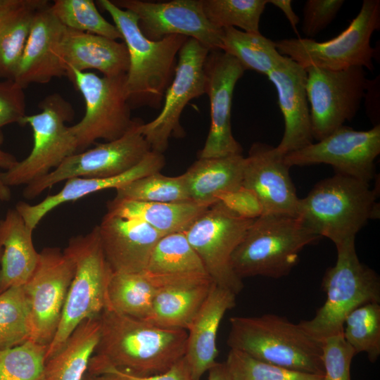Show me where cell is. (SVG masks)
Listing matches in <instances>:
<instances>
[{"mask_svg": "<svg viewBox=\"0 0 380 380\" xmlns=\"http://www.w3.org/2000/svg\"><path fill=\"white\" fill-rule=\"evenodd\" d=\"M98 345L87 372L114 369L134 376L166 371L185 355L187 331L162 328L105 308Z\"/></svg>", "mask_w": 380, "mask_h": 380, "instance_id": "6da1fadb", "label": "cell"}, {"mask_svg": "<svg viewBox=\"0 0 380 380\" xmlns=\"http://www.w3.org/2000/svg\"><path fill=\"white\" fill-rule=\"evenodd\" d=\"M96 2L112 18L128 51L125 89L131 108H160L174 77L179 52L188 38L174 34L150 40L141 32L134 13L110 0Z\"/></svg>", "mask_w": 380, "mask_h": 380, "instance_id": "7a4b0ae2", "label": "cell"}, {"mask_svg": "<svg viewBox=\"0 0 380 380\" xmlns=\"http://www.w3.org/2000/svg\"><path fill=\"white\" fill-rule=\"evenodd\" d=\"M369 183L335 174L300 198L297 217L311 231L335 246L355 239L369 220L379 217L377 189Z\"/></svg>", "mask_w": 380, "mask_h": 380, "instance_id": "3957f363", "label": "cell"}, {"mask_svg": "<svg viewBox=\"0 0 380 380\" xmlns=\"http://www.w3.org/2000/svg\"><path fill=\"white\" fill-rule=\"evenodd\" d=\"M227 343L260 360L291 370L323 376L322 341L298 324L274 314L229 319Z\"/></svg>", "mask_w": 380, "mask_h": 380, "instance_id": "277c9868", "label": "cell"}, {"mask_svg": "<svg viewBox=\"0 0 380 380\" xmlns=\"http://www.w3.org/2000/svg\"><path fill=\"white\" fill-rule=\"evenodd\" d=\"M321 238L298 217L262 215L253 221L233 252L232 269L241 279L287 276L298 263L302 250Z\"/></svg>", "mask_w": 380, "mask_h": 380, "instance_id": "5b68a950", "label": "cell"}, {"mask_svg": "<svg viewBox=\"0 0 380 380\" xmlns=\"http://www.w3.org/2000/svg\"><path fill=\"white\" fill-rule=\"evenodd\" d=\"M336 247V262L326 270L322 282L326 300L312 319L298 323L305 331L320 341L342 334L346 318L355 308L369 303H380V278L374 270L360 261L355 239Z\"/></svg>", "mask_w": 380, "mask_h": 380, "instance_id": "8992f818", "label": "cell"}, {"mask_svg": "<svg viewBox=\"0 0 380 380\" xmlns=\"http://www.w3.org/2000/svg\"><path fill=\"white\" fill-rule=\"evenodd\" d=\"M64 251L73 260L75 270L57 331L47 347L46 361L80 322L99 316L107 307L108 286L113 273L101 246L98 226L70 239Z\"/></svg>", "mask_w": 380, "mask_h": 380, "instance_id": "52a82bcc", "label": "cell"}, {"mask_svg": "<svg viewBox=\"0 0 380 380\" xmlns=\"http://www.w3.org/2000/svg\"><path fill=\"white\" fill-rule=\"evenodd\" d=\"M379 28L380 1L364 0L356 17L330 40L289 38L274 43L281 55L291 58L304 68L317 67L341 70L357 66L372 71L375 53L371 38Z\"/></svg>", "mask_w": 380, "mask_h": 380, "instance_id": "ba28073f", "label": "cell"}, {"mask_svg": "<svg viewBox=\"0 0 380 380\" xmlns=\"http://www.w3.org/2000/svg\"><path fill=\"white\" fill-rule=\"evenodd\" d=\"M41 112L26 115L21 125L30 126L33 146L30 154L1 172L8 186L25 184L49 174L68 156L77 153V140L66 122L72 120V105L58 94H52L39 105Z\"/></svg>", "mask_w": 380, "mask_h": 380, "instance_id": "9c48e42d", "label": "cell"}, {"mask_svg": "<svg viewBox=\"0 0 380 380\" xmlns=\"http://www.w3.org/2000/svg\"><path fill=\"white\" fill-rule=\"evenodd\" d=\"M68 77L85 102L84 117L70 126L78 150L87 148L99 139L115 140L129 129L134 119L125 89L126 75L101 77L91 72L72 70Z\"/></svg>", "mask_w": 380, "mask_h": 380, "instance_id": "30bf717a", "label": "cell"}, {"mask_svg": "<svg viewBox=\"0 0 380 380\" xmlns=\"http://www.w3.org/2000/svg\"><path fill=\"white\" fill-rule=\"evenodd\" d=\"M255 220L241 217L217 201L184 232L213 281L236 295L243 284L232 269V255Z\"/></svg>", "mask_w": 380, "mask_h": 380, "instance_id": "8fae6325", "label": "cell"}, {"mask_svg": "<svg viewBox=\"0 0 380 380\" xmlns=\"http://www.w3.org/2000/svg\"><path fill=\"white\" fill-rule=\"evenodd\" d=\"M143 122L135 118L121 137L68 156L49 174L26 185L23 196L33 199L46 189L71 178H106L131 169L151 151L140 132Z\"/></svg>", "mask_w": 380, "mask_h": 380, "instance_id": "7c38bea8", "label": "cell"}, {"mask_svg": "<svg viewBox=\"0 0 380 380\" xmlns=\"http://www.w3.org/2000/svg\"><path fill=\"white\" fill-rule=\"evenodd\" d=\"M305 69L312 136L318 141L356 115L368 80L362 67L341 70Z\"/></svg>", "mask_w": 380, "mask_h": 380, "instance_id": "4fadbf2b", "label": "cell"}, {"mask_svg": "<svg viewBox=\"0 0 380 380\" xmlns=\"http://www.w3.org/2000/svg\"><path fill=\"white\" fill-rule=\"evenodd\" d=\"M34 272L23 286L30 305V339L49 346L57 331L75 262L64 251L46 247L39 252Z\"/></svg>", "mask_w": 380, "mask_h": 380, "instance_id": "5bb4252c", "label": "cell"}, {"mask_svg": "<svg viewBox=\"0 0 380 380\" xmlns=\"http://www.w3.org/2000/svg\"><path fill=\"white\" fill-rule=\"evenodd\" d=\"M208 53L209 50L192 38H188L181 48L160 113L140 126L152 151L163 153L167 148L170 137L182 134V112L191 100L205 94L204 64Z\"/></svg>", "mask_w": 380, "mask_h": 380, "instance_id": "9a60e30c", "label": "cell"}, {"mask_svg": "<svg viewBox=\"0 0 380 380\" xmlns=\"http://www.w3.org/2000/svg\"><path fill=\"white\" fill-rule=\"evenodd\" d=\"M380 153V125L358 131L342 125L317 143L284 156L289 167L324 163L336 174L369 183L375 176L374 160Z\"/></svg>", "mask_w": 380, "mask_h": 380, "instance_id": "2e32d148", "label": "cell"}, {"mask_svg": "<svg viewBox=\"0 0 380 380\" xmlns=\"http://www.w3.org/2000/svg\"><path fill=\"white\" fill-rule=\"evenodd\" d=\"M111 1L119 8L134 13L141 32L150 40L182 35L196 39L209 51H222L223 29L217 27L206 18L203 0Z\"/></svg>", "mask_w": 380, "mask_h": 380, "instance_id": "e0dca14e", "label": "cell"}, {"mask_svg": "<svg viewBox=\"0 0 380 380\" xmlns=\"http://www.w3.org/2000/svg\"><path fill=\"white\" fill-rule=\"evenodd\" d=\"M244 68L237 59L222 51H209L204 64L205 93L210 107V126L199 158L242 154L233 136L231 111L233 92Z\"/></svg>", "mask_w": 380, "mask_h": 380, "instance_id": "ac0fdd59", "label": "cell"}, {"mask_svg": "<svg viewBox=\"0 0 380 380\" xmlns=\"http://www.w3.org/2000/svg\"><path fill=\"white\" fill-rule=\"evenodd\" d=\"M284 157L276 147L262 142L253 144L245 157L242 186L257 196L262 215L297 217L300 198Z\"/></svg>", "mask_w": 380, "mask_h": 380, "instance_id": "d6986e66", "label": "cell"}, {"mask_svg": "<svg viewBox=\"0 0 380 380\" xmlns=\"http://www.w3.org/2000/svg\"><path fill=\"white\" fill-rule=\"evenodd\" d=\"M274 85L284 120V132L277 150L282 156L313 143L310 106L306 92L305 69L284 56L267 75Z\"/></svg>", "mask_w": 380, "mask_h": 380, "instance_id": "ffe728a7", "label": "cell"}, {"mask_svg": "<svg viewBox=\"0 0 380 380\" xmlns=\"http://www.w3.org/2000/svg\"><path fill=\"white\" fill-rule=\"evenodd\" d=\"M50 6L37 12L13 78L23 89L31 84H46L53 78L67 76L59 54L65 27L51 12Z\"/></svg>", "mask_w": 380, "mask_h": 380, "instance_id": "44dd1931", "label": "cell"}, {"mask_svg": "<svg viewBox=\"0 0 380 380\" xmlns=\"http://www.w3.org/2000/svg\"><path fill=\"white\" fill-rule=\"evenodd\" d=\"M146 275L157 291L151 310L144 320L162 328L187 331L208 296L213 280L207 274L165 277Z\"/></svg>", "mask_w": 380, "mask_h": 380, "instance_id": "7402d4cb", "label": "cell"}, {"mask_svg": "<svg viewBox=\"0 0 380 380\" xmlns=\"http://www.w3.org/2000/svg\"><path fill=\"white\" fill-rule=\"evenodd\" d=\"M98 229L104 255L113 272H144L153 248L164 236L142 221L108 213Z\"/></svg>", "mask_w": 380, "mask_h": 380, "instance_id": "603a6c76", "label": "cell"}, {"mask_svg": "<svg viewBox=\"0 0 380 380\" xmlns=\"http://www.w3.org/2000/svg\"><path fill=\"white\" fill-rule=\"evenodd\" d=\"M165 163L163 153L150 151L137 165L120 175L106 178H71L65 181L58 192L46 196L42 201L34 205L20 201L15 208L34 231L41 220L58 206L101 190L117 189L142 177L160 172Z\"/></svg>", "mask_w": 380, "mask_h": 380, "instance_id": "cb8c5ba5", "label": "cell"}, {"mask_svg": "<svg viewBox=\"0 0 380 380\" xmlns=\"http://www.w3.org/2000/svg\"><path fill=\"white\" fill-rule=\"evenodd\" d=\"M236 295L214 282L208 296L187 329L184 357L194 378L202 376L217 362L216 338L225 313L236 305Z\"/></svg>", "mask_w": 380, "mask_h": 380, "instance_id": "d4e9b609", "label": "cell"}, {"mask_svg": "<svg viewBox=\"0 0 380 380\" xmlns=\"http://www.w3.org/2000/svg\"><path fill=\"white\" fill-rule=\"evenodd\" d=\"M61 60L67 71L99 70L106 77L126 75L129 56L124 42L65 27L59 46Z\"/></svg>", "mask_w": 380, "mask_h": 380, "instance_id": "484cf974", "label": "cell"}, {"mask_svg": "<svg viewBox=\"0 0 380 380\" xmlns=\"http://www.w3.org/2000/svg\"><path fill=\"white\" fill-rule=\"evenodd\" d=\"M32 232L15 208L9 209L0 220V293L23 286L37 265L39 254Z\"/></svg>", "mask_w": 380, "mask_h": 380, "instance_id": "4316f807", "label": "cell"}, {"mask_svg": "<svg viewBox=\"0 0 380 380\" xmlns=\"http://www.w3.org/2000/svg\"><path fill=\"white\" fill-rule=\"evenodd\" d=\"M216 203V202H215ZM215 203H155L111 200L107 213L142 221L163 235L184 232Z\"/></svg>", "mask_w": 380, "mask_h": 380, "instance_id": "83f0119b", "label": "cell"}, {"mask_svg": "<svg viewBox=\"0 0 380 380\" xmlns=\"http://www.w3.org/2000/svg\"><path fill=\"white\" fill-rule=\"evenodd\" d=\"M245 157L198 158L182 174L191 201L215 203L216 196L242 186Z\"/></svg>", "mask_w": 380, "mask_h": 380, "instance_id": "f1b7e54d", "label": "cell"}, {"mask_svg": "<svg viewBox=\"0 0 380 380\" xmlns=\"http://www.w3.org/2000/svg\"><path fill=\"white\" fill-rule=\"evenodd\" d=\"M46 0H2L0 7V79L13 80L37 12Z\"/></svg>", "mask_w": 380, "mask_h": 380, "instance_id": "f546056e", "label": "cell"}, {"mask_svg": "<svg viewBox=\"0 0 380 380\" xmlns=\"http://www.w3.org/2000/svg\"><path fill=\"white\" fill-rule=\"evenodd\" d=\"M100 315L80 322L45 363L44 380H82L98 345Z\"/></svg>", "mask_w": 380, "mask_h": 380, "instance_id": "4dcf8cb0", "label": "cell"}, {"mask_svg": "<svg viewBox=\"0 0 380 380\" xmlns=\"http://www.w3.org/2000/svg\"><path fill=\"white\" fill-rule=\"evenodd\" d=\"M144 272L160 277L207 274L184 232L164 235L158 241Z\"/></svg>", "mask_w": 380, "mask_h": 380, "instance_id": "1f68e13d", "label": "cell"}, {"mask_svg": "<svg viewBox=\"0 0 380 380\" xmlns=\"http://www.w3.org/2000/svg\"><path fill=\"white\" fill-rule=\"evenodd\" d=\"M157 288L144 274L113 272L107 291V307L118 313L145 319Z\"/></svg>", "mask_w": 380, "mask_h": 380, "instance_id": "d6a6232c", "label": "cell"}, {"mask_svg": "<svg viewBox=\"0 0 380 380\" xmlns=\"http://www.w3.org/2000/svg\"><path fill=\"white\" fill-rule=\"evenodd\" d=\"M223 32L222 51L237 59L245 70L267 75L284 58L274 42L260 32H246L232 27L223 28Z\"/></svg>", "mask_w": 380, "mask_h": 380, "instance_id": "836d02e7", "label": "cell"}, {"mask_svg": "<svg viewBox=\"0 0 380 380\" xmlns=\"http://www.w3.org/2000/svg\"><path fill=\"white\" fill-rule=\"evenodd\" d=\"M114 200L155 203L191 201L182 175L165 176L151 174L120 187Z\"/></svg>", "mask_w": 380, "mask_h": 380, "instance_id": "e575fe53", "label": "cell"}, {"mask_svg": "<svg viewBox=\"0 0 380 380\" xmlns=\"http://www.w3.org/2000/svg\"><path fill=\"white\" fill-rule=\"evenodd\" d=\"M343 335L355 353H365L371 362L380 355V305L364 304L346 318Z\"/></svg>", "mask_w": 380, "mask_h": 380, "instance_id": "d590c367", "label": "cell"}, {"mask_svg": "<svg viewBox=\"0 0 380 380\" xmlns=\"http://www.w3.org/2000/svg\"><path fill=\"white\" fill-rule=\"evenodd\" d=\"M30 305L23 286L0 293V350L30 339Z\"/></svg>", "mask_w": 380, "mask_h": 380, "instance_id": "8d00e7d4", "label": "cell"}, {"mask_svg": "<svg viewBox=\"0 0 380 380\" xmlns=\"http://www.w3.org/2000/svg\"><path fill=\"white\" fill-rule=\"evenodd\" d=\"M268 0H203L205 15L218 28L238 27L260 32V20Z\"/></svg>", "mask_w": 380, "mask_h": 380, "instance_id": "74e56055", "label": "cell"}, {"mask_svg": "<svg viewBox=\"0 0 380 380\" xmlns=\"http://www.w3.org/2000/svg\"><path fill=\"white\" fill-rule=\"evenodd\" d=\"M50 9L68 29L103 36L111 39H122L115 25L107 21L91 0H56Z\"/></svg>", "mask_w": 380, "mask_h": 380, "instance_id": "f35d334b", "label": "cell"}, {"mask_svg": "<svg viewBox=\"0 0 380 380\" xmlns=\"http://www.w3.org/2000/svg\"><path fill=\"white\" fill-rule=\"evenodd\" d=\"M47 347L27 340L0 350V380H44Z\"/></svg>", "mask_w": 380, "mask_h": 380, "instance_id": "ab89813d", "label": "cell"}, {"mask_svg": "<svg viewBox=\"0 0 380 380\" xmlns=\"http://www.w3.org/2000/svg\"><path fill=\"white\" fill-rule=\"evenodd\" d=\"M232 380H322L323 376L298 372L270 364L236 349L224 362Z\"/></svg>", "mask_w": 380, "mask_h": 380, "instance_id": "60d3db41", "label": "cell"}, {"mask_svg": "<svg viewBox=\"0 0 380 380\" xmlns=\"http://www.w3.org/2000/svg\"><path fill=\"white\" fill-rule=\"evenodd\" d=\"M322 343V380H350V365L355 350L343 333L329 336Z\"/></svg>", "mask_w": 380, "mask_h": 380, "instance_id": "b9f144b4", "label": "cell"}, {"mask_svg": "<svg viewBox=\"0 0 380 380\" xmlns=\"http://www.w3.org/2000/svg\"><path fill=\"white\" fill-rule=\"evenodd\" d=\"M343 0H308L303 12L301 30L312 39L325 29L336 18L344 4Z\"/></svg>", "mask_w": 380, "mask_h": 380, "instance_id": "7bdbcfd3", "label": "cell"}, {"mask_svg": "<svg viewBox=\"0 0 380 380\" xmlns=\"http://www.w3.org/2000/svg\"><path fill=\"white\" fill-rule=\"evenodd\" d=\"M23 88L13 80L0 82V131L12 123H21L26 115Z\"/></svg>", "mask_w": 380, "mask_h": 380, "instance_id": "ee69618b", "label": "cell"}, {"mask_svg": "<svg viewBox=\"0 0 380 380\" xmlns=\"http://www.w3.org/2000/svg\"><path fill=\"white\" fill-rule=\"evenodd\" d=\"M216 200L239 216L255 220L262 215L261 203L255 193L244 187L222 192L216 196Z\"/></svg>", "mask_w": 380, "mask_h": 380, "instance_id": "f6af8a7d", "label": "cell"}, {"mask_svg": "<svg viewBox=\"0 0 380 380\" xmlns=\"http://www.w3.org/2000/svg\"><path fill=\"white\" fill-rule=\"evenodd\" d=\"M132 376L137 380H197L193 376L184 356L160 374L148 376Z\"/></svg>", "mask_w": 380, "mask_h": 380, "instance_id": "bcb514c9", "label": "cell"}, {"mask_svg": "<svg viewBox=\"0 0 380 380\" xmlns=\"http://www.w3.org/2000/svg\"><path fill=\"white\" fill-rule=\"evenodd\" d=\"M4 141V136L1 130L0 131V170L4 169L5 171L12 167L17 162L16 158L11 153L4 151L1 148ZM11 196L10 187L7 186L2 178L1 172H0V202L8 201Z\"/></svg>", "mask_w": 380, "mask_h": 380, "instance_id": "7dc6e473", "label": "cell"}, {"mask_svg": "<svg viewBox=\"0 0 380 380\" xmlns=\"http://www.w3.org/2000/svg\"><path fill=\"white\" fill-rule=\"evenodd\" d=\"M82 380H137L123 372L110 369L100 374L86 372Z\"/></svg>", "mask_w": 380, "mask_h": 380, "instance_id": "c3c4849f", "label": "cell"}, {"mask_svg": "<svg viewBox=\"0 0 380 380\" xmlns=\"http://www.w3.org/2000/svg\"><path fill=\"white\" fill-rule=\"evenodd\" d=\"M268 4H271L280 9L289 20L294 32L297 33V25L300 21L299 17L293 11L292 1L291 0H268ZM298 34V33H297Z\"/></svg>", "mask_w": 380, "mask_h": 380, "instance_id": "681fc988", "label": "cell"}, {"mask_svg": "<svg viewBox=\"0 0 380 380\" xmlns=\"http://www.w3.org/2000/svg\"><path fill=\"white\" fill-rule=\"evenodd\" d=\"M208 372V380H232L224 362H217Z\"/></svg>", "mask_w": 380, "mask_h": 380, "instance_id": "f907efd6", "label": "cell"}, {"mask_svg": "<svg viewBox=\"0 0 380 380\" xmlns=\"http://www.w3.org/2000/svg\"><path fill=\"white\" fill-rule=\"evenodd\" d=\"M1 253H2V248L1 246H0V259H1Z\"/></svg>", "mask_w": 380, "mask_h": 380, "instance_id": "816d5d0a", "label": "cell"}, {"mask_svg": "<svg viewBox=\"0 0 380 380\" xmlns=\"http://www.w3.org/2000/svg\"><path fill=\"white\" fill-rule=\"evenodd\" d=\"M1 3H2V0H0V7H1Z\"/></svg>", "mask_w": 380, "mask_h": 380, "instance_id": "f5cc1de1", "label": "cell"}]
</instances>
